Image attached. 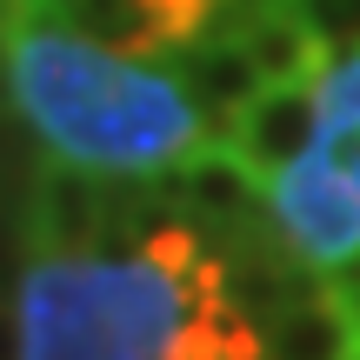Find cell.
Instances as JSON below:
<instances>
[{
	"instance_id": "1",
	"label": "cell",
	"mask_w": 360,
	"mask_h": 360,
	"mask_svg": "<svg viewBox=\"0 0 360 360\" xmlns=\"http://www.w3.org/2000/svg\"><path fill=\"white\" fill-rule=\"evenodd\" d=\"M13 360H267L233 307L227 260L193 220H154L134 247H27Z\"/></svg>"
},
{
	"instance_id": "2",
	"label": "cell",
	"mask_w": 360,
	"mask_h": 360,
	"mask_svg": "<svg viewBox=\"0 0 360 360\" xmlns=\"http://www.w3.org/2000/svg\"><path fill=\"white\" fill-rule=\"evenodd\" d=\"M0 74L47 160L94 180H174L214 141L174 67L127 60L47 7H0Z\"/></svg>"
},
{
	"instance_id": "3",
	"label": "cell",
	"mask_w": 360,
	"mask_h": 360,
	"mask_svg": "<svg viewBox=\"0 0 360 360\" xmlns=\"http://www.w3.org/2000/svg\"><path fill=\"white\" fill-rule=\"evenodd\" d=\"M267 220H274V240L314 281L360 254V193L327 147H307L287 174L267 180Z\"/></svg>"
},
{
	"instance_id": "4",
	"label": "cell",
	"mask_w": 360,
	"mask_h": 360,
	"mask_svg": "<svg viewBox=\"0 0 360 360\" xmlns=\"http://www.w3.org/2000/svg\"><path fill=\"white\" fill-rule=\"evenodd\" d=\"M254 180L287 174L314 147V87H260L247 107H233L214 134Z\"/></svg>"
},
{
	"instance_id": "5",
	"label": "cell",
	"mask_w": 360,
	"mask_h": 360,
	"mask_svg": "<svg viewBox=\"0 0 360 360\" xmlns=\"http://www.w3.org/2000/svg\"><path fill=\"white\" fill-rule=\"evenodd\" d=\"M174 193H180V214H187V220H207V240H214V233H220V240L274 233V220H267V180H254L220 141H207L200 154L174 174Z\"/></svg>"
},
{
	"instance_id": "6",
	"label": "cell",
	"mask_w": 360,
	"mask_h": 360,
	"mask_svg": "<svg viewBox=\"0 0 360 360\" xmlns=\"http://www.w3.org/2000/svg\"><path fill=\"white\" fill-rule=\"evenodd\" d=\"M227 40L247 47V60H254V74L267 87H314L321 67L334 60V40L321 34L314 7H267L254 20H240Z\"/></svg>"
},
{
	"instance_id": "7",
	"label": "cell",
	"mask_w": 360,
	"mask_h": 360,
	"mask_svg": "<svg viewBox=\"0 0 360 360\" xmlns=\"http://www.w3.org/2000/svg\"><path fill=\"white\" fill-rule=\"evenodd\" d=\"M347 360H360V340H354V347H347Z\"/></svg>"
}]
</instances>
